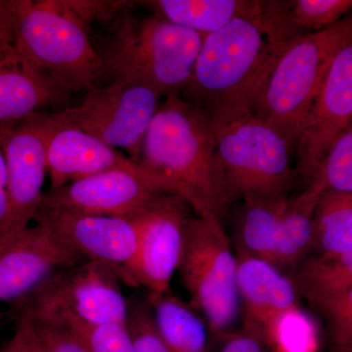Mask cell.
Returning <instances> with one entry per match:
<instances>
[{
	"mask_svg": "<svg viewBox=\"0 0 352 352\" xmlns=\"http://www.w3.org/2000/svg\"><path fill=\"white\" fill-rule=\"evenodd\" d=\"M139 168L182 197L195 215L223 223L229 204L207 113L180 95L164 98L141 147Z\"/></svg>",
	"mask_w": 352,
	"mask_h": 352,
	"instance_id": "obj_1",
	"label": "cell"
},
{
	"mask_svg": "<svg viewBox=\"0 0 352 352\" xmlns=\"http://www.w3.org/2000/svg\"><path fill=\"white\" fill-rule=\"evenodd\" d=\"M279 57L258 22L236 19L204 39L193 75L180 96L219 129L254 113Z\"/></svg>",
	"mask_w": 352,
	"mask_h": 352,
	"instance_id": "obj_2",
	"label": "cell"
},
{
	"mask_svg": "<svg viewBox=\"0 0 352 352\" xmlns=\"http://www.w3.org/2000/svg\"><path fill=\"white\" fill-rule=\"evenodd\" d=\"M131 8L106 25L103 43L96 47L103 62L102 85L126 78L150 85L164 98L182 94L206 36L159 16L136 17Z\"/></svg>",
	"mask_w": 352,
	"mask_h": 352,
	"instance_id": "obj_3",
	"label": "cell"
},
{
	"mask_svg": "<svg viewBox=\"0 0 352 352\" xmlns=\"http://www.w3.org/2000/svg\"><path fill=\"white\" fill-rule=\"evenodd\" d=\"M14 46L68 94L103 82V62L91 31L65 0H11Z\"/></svg>",
	"mask_w": 352,
	"mask_h": 352,
	"instance_id": "obj_4",
	"label": "cell"
},
{
	"mask_svg": "<svg viewBox=\"0 0 352 352\" xmlns=\"http://www.w3.org/2000/svg\"><path fill=\"white\" fill-rule=\"evenodd\" d=\"M352 36V13L337 24L294 41L279 55L254 115L296 149L303 124L333 58Z\"/></svg>",
	"mask_w": 352,
	"mask_h": 352,
	"instance_id": "obj_5",
	"label": "cell"
},
{
	"mask_svg": "<svg viewBox=\"0 0 352 352\" xmlns=\"http://www.w3.org/2000/svg\"><path fill=\"white\" fill-rule=\"evenodd\" d=\"M214 132L229 206L288 197L296 170L289 161L291 148L272 126L251 113Z\"/></svg>",
	"mask_w": 352,
	"mask_h": 352,
	"instance_id": "obj_6",
	"label": "cell"
},
{
	"mask_svg": "<svg viewBox=\"0 0 352 352\" xmlns=\"http://www.w3.org/2000/svg\"><path fill=\"white\" fill-rule=\"evenodd\" d=\"M178 272L189 303L215 335L227 332L239 312L237 256L223 223L194 215L190 219Z\"/></svg>",
	"mask_w": 352,
	"mask_h": 352,
	"instance_id": "obj_7",
	"label": "cell"
},
{
	"mask_svg": "<svg viewBox=\"0 0 352 352\" xmlns=\"http://www.w3.org/2000/svg\"><path fill=\"white\" fill-rule=\"evenodd\" d=\"M122 284L112 266L85 261L60 270L14 307L34 319H72L92 326L126 324L129 300Z\"/></svg>",
	"mask_w": 352,
	"mask_h": 352,
	"instance_id": "obj_8",
	"label": "cell"
},
{
	"mask_svg": "<svg viewBox=\"0 0 352 352\" xmlns=\"http://www.w3.org/2000/svg\"><path fill=\"white\" fill-rule=\"evenodd\" d=\"M163 98L144 82L119 78L89 88L82 103L63 112L76 126L111 147L124 150L138 164L143 140Z\"/></svg>",
	"mask_w": 352,
	"mask_h": 352,
	"instance_id": "obj_9",
	"label": "cell"
},
{
	"mask_svg": "<svg viewBox=\"0 0 352 352\" xmlns=\"http://www.w3.org/2000/svg\"><path fill=\"white\" fill-rule=\"evenodd\" d=\"M191 207L173 193L157 195L135 217L138 249L124 284L143 287L151 295L170 291L182 263Z\"/></svg>",
	"mask_w": 352,
	"mask_h": 352,
	"instance_id": "obj_10",
	"label": "cell"
},
{
	"mask_svg": "<svg viewBox=\"0 0 352 352\" xmlns=\"http://www.w3.org/2000/svg\"><path fill=\"white\" fill-rule=\"evenodd\" d=\"M352 122V36L333 58L298 138L296 173L314 182L333 141Z\"/></svg>",
	"mask_w": 352,
	"mask_h": 352,
	"instance_id": "obj_11",
	"label": "cell"
},
{
	"mask_svg": "<svg viewBox=\"0 0 352 352\" xmlns=\"http://www.w3.org/2000/svg\"><path fill=\"white\" fill-rule=\"evenodd\" d=\"M162 193L168 192L142 168H117L48 190L41 208L131 219Z\"/></svg>",
	"mask_w": 352,
	"mask_h": 352,
	"instance_id": "obj_12",
	"label": "cell"
},
{
	"mask_svg": "<svg viewBox=\"0 0 352 352\" xmlns=\"http://www.w3.org/2000/svg\"><path fill=\"white\" fill-rule=\"evenodd\" d=\"M34 222L50 228L85 261L112 266L124 284L138 249L133 220L39 208Z\"/></svg>",
	"mask_w": 352,
	"mask_h": 352,
	"instance_id": "obj_13",
	"label": "cell"
},
{
	"mask_svg": "<svg viewBox=\"0 0 352 352\" xmlns=\"http://www.w3.org/2000/svg\"><path fill=\"white\" fill-rule=\"evenodd\" d=\"M36 115L12 126L0 127L10 203L8 224L0 247L31 226L45 193V146Z\"/></svg>",
	"mask_w": 352,
	"mask_h": 352,
	"instance_id": "obj_14",
	"label": "cell"
},
{
	"mask_svg": "<svg viewBox=\"0 0 352 352\" xmlns=\"http://www.w3.org/2000/svg\"><path fill=\"white\" fill-rule=\"evenodd\" d=\"M36 117L45 146L50 190L102 171L141 170L129 157L73 124L63 110Z\"/></svg>",
	"mask_w": 352,
	"mask_h": 352,
	"instance_id": "obj_15",
	"label": "cell"
},
{
	"mask_svg": "<svg viewBox=\"0 0 352 352\" xmlns=\"http://www.w3.org/2000/svg\"><path fill=\"white\" fill-rule=\"evenodd\" d=\"M85 261L50 228L34 223L0 247V302L17 305L60 270Z\"/></svg>",
	"mask_w": 352,
	"mask_h": 352,
	"instance_id": "obj_16",
	"label": "cell"
},
{
	"mask_svg": "<svg viewBox=\"0 0 352 352\" xmlns=\"http://www.w3.org/2000/svg\"><path fill=\"white\" fill-rule=\"evenodd\" d=\"M236 256L238 293L244 303V328L263 340L264 329L273 318L298 305L300 292L293 278L270 261L242 252H237Z\"/></svg>",
	"mask_w": 352,
	"mask_h": 352,
	"instance_id": "obj_17",
	"label": "cell"
},
{
	"mask_svg": "<svg viewBox=\"0 0 352 352\" xmlns=\"http://www.w3.org/2000/svg\"><path fill=\"white\" fill-rule=\"evenodd\" d=\"M69 95L15 46L0 56V127L45 112L51 106L63 105Z\"/></svg>",
	"mask_w": 352,
	"mask_h": 352,
	"instance_id": "obj_18",
	"label": "cell"
},
{
	"mask_svg": "<svg viewBox=\"0 0 352 352\" xmlns=\"http://www.w3.org/2000/svg\"><path fill=\"white\" fill-rule=\"evenodd\" d=\"M352 0H264L261 25L278 54L351 15Z\"/></svg>",
	"mask_w": 352,
	"mask_h": 352,
	"instance_id": "obj_19",
	"label": "cell"
},
{
	"mask_svg": "<svg viewBox=\"0 0 352 352\" xmlns=\"http://www.w3.org/2000/svg\"><path fill=\"white\" fill-rule=\"evenodd\" d=\"M143 3L151 7L156 16L203 36L236 19L254 20L261 25L263 19L261 0H154Z\"/></svg>",
	"mask_w": 352,
	"mask_h": 352,
	"instance_id": "obj_20",
	"label": "cell"
},
{
	"mask_svg": "<svg viewBox=\"0 0 352 352\" xmlns=\"http://www.w3.org/2000/svg\"><path fill=\"white\" fill-rule=\"evenodd\" d=\"M324 191L323 183L315 179L302 193L288 199L270 259L279 270L295 268L311 251L315 208Z\"/></svg>",
	"mask_w": 352,
	"mask_h": 352,
	"instance_id": "obj_21",
	"label": "cell"
},
{
	"mask_svg": "<svg viewBox=\"0 0 352 352\" xmlns=\"http://www.w3.org/2000/svg\"><path fill=\"white\" fill-rule=\"evenodd\" d=\"M157 331L173 352H208V325L200 314L170 291L148 294Z\"/></svg>",
	"mask_w": 352,
	"mask_h": 352,
	"instance_id": "obj_22",
	"label": "cell"
},
{
	"mask_svg": "<svg viewBox=\"0 0 352 352\" xmlns=\"http://www.w3.org/2000/svg\"><path fill=\"white\" fill-rule=\"evenodd\" d=\"M288 199L283 197L243 201L238 219V252L270 263Z\"/></svg>",
	"mask_w": 352,
	"mask_h": 352,
	"instance_id": "obj_23",
	"label": "cell"
},
{
	"mask_svg": "<svg viewBox=\"0 0 352 352\" xmlns=\"http://www.w3.org/2000/svg\"><path fill=\"white\" fill-rule=\"evenodd\" d=\"M351 248L352 193L325 190L315 208L311 251L330 256Z\"/></svg>",
	"mask_w": 352,
	"mask_h": 352,
	"instance_id": "obj_24",
	"label": "cell"
},
{
	"mask_svg": "<svg viewBox=\"0 0 352 352\" xmlns=\"http://www.w3.org/2000/svg\"><path fill=\"white\" fill-rule=\"evenodd\" d=\"M300 295L311 303L352 289V248L307 259L293 278Z\"/></svg>",
	"mask_w": 352,
	"mask_h": 352,
	"instance_id": "obj_25",
	"label": "cell"
},
{
	"mask_svg": "<svg viewBox=\"0 0 352 352\" xmlns=\"http://www.w3.org/2000/svg\"><path fill=\"white\" fill-rule=\"evenodd\" d=\"M263 340L275 352H317L319 349L316 323L300 305L273 318L264 329Z\"/></svg>",
	"mask_w": 352,
	"mask_h": 352,
	"instance_id": "obj_26",
	"label": "cell"
},
{
	"mask_svg": "<svg viewBox=\"0 0 352 352\" xmlns=\"http://www.w3.org/2000/svg\"><path fill=\"white\" fill-rule=\"evenodd\" d=\"M315 179L325 190L352 193V122L333 141Z\"/></svg>",
	"mask_w": 352,
	"mask_h": 352,
	"instance_id": "obj_27",
	"label": "cell"
},
{
	"mask_svg": "<svg viewBox=\"0 0 352 352\" xmlns=\"http://www.w3.org/2000/svg\"><path fill=\"white\" fill-rule=\"evenodd\" d=\"M126 327L135 352H173L157 331L147 296L127 298Z\"/></svg>",
	"mask_w": 352,
	"mask_h": 352,
	"instance_id": "obj_28",
	"label": "cell"
},
{
	"mask_svg": "<svg viewBox=\"0 0 352 352\" xmlns=\"http://www.w3.org/2000/svg\"><path fill=\"white\" fill-rule=\"evenodd\" d=\"M61 322L82 340L90 352H135L126 324L87 325L72 319H45Z\"/></svg>",
	"mask_w": 352,
	"mask_h": 352,
	"instance_id": "obj_29",
	"label": "cell"
},
{
	"mask_svg": "<svg viewBox=\"0 0 352 352\" xmlns=\"http://www.w3.org/2000/svg\"><path fill=\"white\" fill-rule=\"evenodd\" d=\"M327 323L329 336L336 351L352 346V289L314 305Z\"/></svg>",
	"mask_w": 352,
	"mask_h": 352,
	"instance_id": "obj_30",
	"label": "cell"
},
{
	"mask_svg": "<svg viewBox=\"0 0 352 352\" xmlns=\"http://www.w3.org/2000/svg\"><path fill=\"white\" fill-rule=\"evenodd\" d=\"M76 17L91 31L92 25H108L122 11L131 8L136 2L108 1V0H65Z\"/></svg>",
	"mask_w": 352,
	"mask_h": 352,
	"instance_id": "obj_31",
	"label": "cell"
},
{
	"mask_svg": "<svg viewBox=\"0 0 352 352\" xmlns=\"http://www.w3.org/2000/svg\"><path fill=\"white\" fill-rule=\"evenodd\" d=\"M32 320L36 325L44 351L90 352L82 340L61 322L45 319L36 320L34 318Z\"/></svg>",
	"mask_w": 352,
	"mask_h": 352,
	"instance_id": "obj_32",
	"label": "cell"
},
{
	"mask_svg": "<svg viewBox=\"0 0 352 352\" xmlns=\"http://www.w3.org/2000/svg\"><path fill=\"white\" fill-rule=\"evenodd\" d=\"M16 318L15 332L0 352H45L31 315L17 310Z\"/></svg>",
	"mask_w": 352,
	"mask_h": 352,
	"instance_id": "obj_33",
	"label": "cell"
},
{
	"mask_svg": "<svg viewBox=\"0 0 352 352\" xmlns=\"http://www.w3.org/2000/svg\"><path fill=\"white\" fill-rule=\"evenodd\" d=\"M217 336L221 339L219 352H263V340L247 329Z\"/></svg>",
	"mask_w": 352,
	"mask_h": 352,
	"instance_id": "obj_34",
	"label": "cell"
},
{
	"mask_svg": "<svg viewBox=\"0 0 352 352\" xmlns=\"http://www.w3.org/2000/svg\"><path fill=\"white\" fill-rule=\"evenodd\" d=\"M10 214V203H9L8 173L6 156L0 139V242L6 233Z\"/></svg>",
	"mask_w": 352,
	"mask_h": 352,
	"instance_id": "obj_35",
	"label": "cell"
},
{
	"mask_svg": "<svg viewBox=\"0 0 352 352\" xmlns=\"http://www.w3.org/2000/svg\"><path fill=\"white\" fill-rule=\"evenodd\" d=\"M14 46V20L11 0H0V56Z\"/></svg>",
	"mask_w": 352,
	"mask_h": 352,
	"instance_id": "obj_36",
	"label": "cell"
},
{
	"mask_svg": "<svg viewBox=\"0 0 352 352\" xmlns=\"http://www.w3.org/2000/svg\"><path fill=\"white\" fill-rule=\"evenodd\" d=\"M342 352H352V346L349 347V349H346V351Z\"/></svg>",
	"mask_w": 352,
	"mask_h": 352,
	"instance_id": "obj_37",
	"label": "cell"
},
{
	"mask_svg": "<svg viewBox=\"0 0 352 352\" xmlns=\"http://www.w3.org/2000/svg\"><path fill=\"white\" fill-rule=\"evenodd\" d=\"M4 314H0V322L3 319Z\"/></svg>",
	"mask_w": 352,
	"mask_h": 352,
	"instance_id": "obj_38",
	"label": "cell"
}]
</instances>
